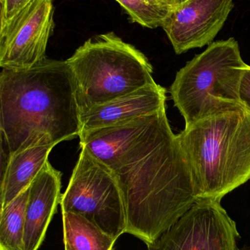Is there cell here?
I'll list each match as a JSON object with an SVG mask.
<instances>
[{"label":"cell","instance_id":"6da1fadb","mask_svg":"<svg viewBox=\"0 0 250 250\" xmlns=\"http://www.w3.org/2000/svg\"><path fill=\"white\" fill-rule=\"evenodd\" d=\"M80 146L111 170L126 208V233L155 242L198 201L178 135L159 111L114 126L81 132Z\"/></svg>","mask_w":250,"mask_h":250},{"label":"cell","instance_id":"7a4b0ae2","mask_svg":"<svg viewBox=\"0 0 250 250\" xmlns=\"http://www.w3.org/2000/svg\"><path fill=\"white\" fill-rule=\"evenodd\" d=\"M80 110L67 61L47 58L26 70L1 69L0 132L7 159L39 144L79 136Z\"/></svg>","mask_w":250,"mask_h":250},{"label":"cell","instance_id":"3957f363","mask_svg":"<svg viewBox=\"0 0 250 250\" xmlns=\"http://www.w3.org/2000/svg\"><path fill=\"white\" fill-rule=\"evenodd\" d=\"M198 200L220 201L250 179V111L244 105L186 125L178 135Z\"/></svg>","mask_w":250,"mask_h":250},{"label":"cell","instance_id":"277c9868","mask_svg":"<svg viewBox=\"0 0 250 250\" xmlns=\"http://www.w3.org/2000/svg\"><path fill=\"white\" fill-rule=\"evenodd\" d=\"M66 61L81 114L156 83L147 57L114 32L88 40Z\"/></svg>","mask_w":250,"mask_h":250},{"label":"cell","instance_id":"5b68a950","mask_svg":"<svg viewBox=\"0 0 250 250\" xmlns=\"http://www.w3.org/2000/svg\"><path fill=\"white\" fill-rule=\"evenodd\" d=\"M246 65L234 38L210 44L186 63L170 90L186 125L242 106L239 86Z\"/></svg>","mask_w":250,"mask_h":250},{"label":"cell","instance_id":"8992f818","mask_svg":"<svg viewBox=\"0 0 250 250\" xmlns=\"http://www.w3.org/2000/svg\"><path fill=\"white\" fill-rule=\"evenodd\" d=\"M60 204L62 213L79 214L117 240L126 233V208L118 183L111 170L84 147Z\"/></svg>","mask_w":250,"mask_h":250},{"label":"cell","instance_id":"52a82bcc","mask_svg":"<svg viewBox=\"0 0 250 250\" xmlns=\"http://www.w3.org/2000/svg\"><path fill=\"white\" fill-rule=\"evenodd\" d=\"M236 222L216 200H198L148 250H239Z\"/></svg>","mask_w":250,"mask_h":250},{"label":"cell","instance_id":"ba28073f","mask_svg":"<svg viewBox=\"0 0 250 250\" xmlns=\"http://www.w3.org/2000/svg\"><path fill=\"white\" fill-rule=\"evenodd\" d=\"M53 29V0H31L0 28L1 68L29 70L46 60L45 51Z\"/></svg>","mask_w":250,"mask_h":250},{"label":"cell","instance_id":"9c48e42d","mask_svg":"<svg viewBox=\"0 0 250 250\" xmlns=\"http://www.w3.org/2000/svg\"><path fill=\"white\" fill-rule=\"evenodd\" d=\"M233 0H187L173 7L161 27L175 52L210 45L226 23Z\"/></svg>","mask_w":250,"mask_h":250},{"label":"cell","instance_id":"30bf717a","mask_svg":"<svg viewBox=\"0 0 250 250\" xmlns=\"http://www.w3.org/2000/svg\"><path fill=\"white\" fill-rule=\"evenodd\" d=\"M166 89L155 83L110 102L95 105L81 114L80 133L154 114L166 106Z\"/></svg>","mask_w":250,"mask_h":250},{"label":"cell","instance_id":"8fae6325","mask_svg":"<svg viewBox=\"0 0 250 250\" xmlns=\"http://www.w3.org/2000/svg\"><path fill=\"white\" fill-rule=\"evenodd\" d=\"M62 173L49 162L29 187L25 209L24 250H38L61 200Z\"/></svg>","mask_w":250,"mask_h":250},{"label":"cell","instance_id":"7c38bea8","mask_svg":"<svg viewBox=\"0 0 250 250\" xmlns=\"http://www.w3.org/2000/svg\"><path fill=\"white\" fill-rule=\"evenodd\" d=\"M55 146L37 144L9 157L4 170H1V208L29 188L48 162V155Z\"/></svg>","mask_w":250,"mask_h":250},{"label":"cell","instance_id":"4fadbf2b","mask_svg":"<svg viewBox=\"0 0 250 250\" xmlns=\"http://www.w3.org/2000/svg\"><path fill=\"white\" fill-rule=\"evenodd\" d=\"M63 242L66 250H114L117 239L85 217L63 212Z\"/></svg>","mask_w":250,"mask_h":250},{"label":"cell","instance_id":"5bb4252c","mask_svg":"<svg viewBox=\"0 0 250 250\" xmlns=\"http://www.w3.org/2000/svg\"><path fill=\"white\" fill-rule=\"evenodd\" d=\"M29 189L0 209V250H24L25 209Z\"/></svg>","mask_w":250,"mask_h":250},{"label":"cell","instance_id":"9a60e30c","mask_svg":"<svg viewBox=\"0 0 250 250\" xmlns=\"http://www.w3.org/2000/svg\"><path fill=\"white\" fill-rule=\"evenodd\" d=\"M126 10L131 21L150 29L162 26L171 11L164 0H115Z\"/></svg>","mask_w":250,"mask_h":250},{"label":"cell","instance_id":"2e32d148","mask_svg":"<svg viewBox=\"0 0 250 250\" xmlns=\"http://www.w3.org/2000/svg\"><path fill=\"white\" fill-rule=\"evenodd\" d=\"M31 0H0L1 27L7 25Z\"/></svg>","mask_w":250,"mask_h":250},{"label":"cell","instance_id":"e0dca14e","mask_svg":"<svg viewBox=\"0 0 250 250\" xmlns=\"http://www.w3.org/2000/svg\"><path fill=\"white\" fill-rule=\"evenodd\" d=\"M239 98L242 105L250 111V66L247 64L239 86Z\"/></svg>","mask_w":250,"mask_h":250},{"label":"cell","instance_id":"ac0fdd59","mask_svg":"<svg viewBox=\"0 0 250 250\" xmlns=\"http://www.w3.org/2000/svg\"><path fill=\"white\" fill-rule=\"evenodd\" d=\"M166 3L171 6L172 7H177L180 5L182 3L185 2L187 0H164Z\"/></svg>","mask_w":250,"mask_h":250},{"label":"cell","instance_id":"d6986e66","mask_svg":"<svg viewBox=\"0 0 250 250\" xmlns=\"http://www.w3.org/2000/svg\"><path fill=\"white\" fill-rule=\"evenodd\" d=\"M239 250H250V246H245V248L239 249Z\"/></svg>","mask_w":250,"mask_h":250},{"label":"cell","instance_id":"ffe728a7","mask_svg":"<svg viewBox=\"0 0 250 250\" xmlns=\"http://www.w3.org/2000/svg\"></svg>","mask_w":250,"mask_h":250}]
</instances>
